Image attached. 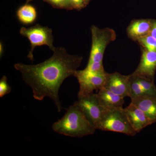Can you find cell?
<instances>
[{"label":"cell","mask_w":156,"mask_h":156,"mask_svg":"<svg viewBox=\"0 0 156 156\" xmlns=\"http://www.w3.org/2000/svg\"><path fill=\"white\" fill-rule=\"evenodd\" d=\"M53 52L51 57L41 63H16L14 67L20 72L23 80L32 90L35 99L41 101L50 98L60 112L62 107L58 97L59 88L66 78L74 76L83 58L69 54L63 47L56 48Z\"/></svg>","instance_id":"6da1fadb"},{"label":"cell","mask_w":156,"mask_h":156,"mask_svg":"<svg viewBox=\"0 0 156 156\" xmlns=\"http://www.w3.org/2000/svg\"><path fill=\"white\" fill-rule=\"evenodd\" d=\"M52 128L58 134L73 137L91 135L96 130L75 102L60 119L53 123Z\"/></svg>","instance_id":"7a4b0ae2"},{"label":"cell","mask_w":156,"mask_h":156,"mask_svg":"<svg viewBox=\"0 0 156 156\" xmlns=\"http://www.w3.org/2000/svg\"><path fill=\"white\" fill-rule=\"evenodd\" d=\"M96 129L118 132L131 136L137 134L129 122L123 108L105 110L98 124Z\"/></svg>","instance_id":"3957f363"},{"label":"cell","mask_w":156,"mask_h":156,"mask_svg":"<svg viewBox=\"0 0 156 156\" xmlns=\"http://www.w3.org/2000/svg\"><path fill=\"white\" fill-rule=\"evenodd\" d=\"M92 47L88 63L103 62L104 54L108 45L116 38L115 32L109 28L100 29L92 25Z\"/></svg>","instance_id":"277c9868"},{"label":"cell","mask_w":156,"mask_h":156,"mask_svg":"<svg viewBox=\"0 0 156 156\" xmlns=\"http://www.w3.org/2000/svg\"><path fill=\"white\" fill-rule=\"evenodd\" d=\"M20 34L27 38L30 42V50L27 57L31 60L33 59V51L36 47L47 45L53 51L56 48L53 45L52 29L47 27L36 24L29 28L22 27L20 30Z\"/></svg>","instance_id":"5b68a950"},{"label":"cell","mask_w":156,"mask_h":156,"mask_svg":"<svg viewBox=\"0 0 156 156\" xmlns=\"http://www.w3.org/2000/svg\"><path fill=\"white\" fill-rule=\"evenodd\" d=\"M75 102L82 110L87 119L96 129L102 114L106 110L101 104L97 93H92L78 96L77 101Z\"/></svg>","instance_id":"8992f818"},{"label":"cell","mask_w":156,"mask_h":156,"mask_svg":"<svg viewBox=\"0 0 156 156\" xmlns=\"http://www.w3.org/2000/svg\"><path fill=\"white\" fill-rule=\"evenodd\" d=\"M107 73H96L85 69L77 70L74 76L77 78L80 84L78 96L91 94L94 93L95 90H100L104 86Z\"/></svg>","instance_id":"52a82bcc"},{"label":"cell","mask_w":156,"mask_h":156,"mask_svg":"<svg viewBox=\"0 0 156 156\" xmlns=\"http://www.w3.org/2000/svg\"><path fill=\"white\" fill-rule=\"evenodd\" d=\"M129 79L130 75L117 72L107 73L104 87L123 97H129Z\"/></svg>","instance_id":"ba28073f"},{"label":"cell","mask_w":156,"mask_h":156,"mask_svg":"<svg viewBox=\"0 0 156 156\" xmlns=\"http://www.w3.org/2000/svg\"><path fill=\"white\" fill-rule=\"evenodd\" d=\"M156 70V51L143 48L139 65L133 73L136 75L154 79Z\"/></svg>","instance_id":"9c48e42d"},{"label":"cell","mask_w":156,"mask_h":156,"mask_svg":"<svg viewBox=\"0 0 156 156\" xmlns=\"http://www.w3.org/2000/svg\"><path fill=\"white\" fill-rule=\"evenodd\" d=\"M124 110L129 122L136 133L154 124L144 112L131 102L128 107L124 108Z\"/></svg>","instance_id":"30bf717a"},{"label":"cell","mask_w":156,"mask_h":156,"mask_svg":"<svg viewBox=\"0 0 156 156\" xmlns=\"http://www.w3.org/2000/svg\"><path fill=\"white\" fill-rule=\"evenodd\" d=\"M131 103L144 112L153 122H156V96L139 95L131 98Z\"/></svg>","instance_id":"8fae6325"},{"label":"cell","mask_w":156,"mask_h":156,"mask_svg":"<svg viewBox=\"0 0 156 156\" xmlns=\"http://www.w3.org/2000/svg\"><path fill=\"white\" fill-rule=\"evenodd\" d=\"M97 94L101 104L105 109L123 108L125 98L122 96L115 94L104 87L98 90Z\"/></svg>","instance_id":"7c38bea8"},{"label":"cell","mask_w":156,"mask_h":156,"mask_svg":"<svg viewBox=\"0 0 156 156\" xmlns=\"http://www.w3.org/2000/svg\"><path fill=\"white\" fill-rule=\"evenodd\" d=\"M154 20L151 19L135 20L131 21L127 29V34L130 38L137 41L149 34Z\"/></svg>","instance_id":"4fadbf2b"},{"label":"cell","mask_w":156,"mask_h":156,"mask_svg":"<svg viewBox=\"0 0 156 156\" xmlns=\"http://www.w3.org/2000/svg\"><path fill=\"white\" fill-rule=\"evenodd\" d=\"M17 16L23 23L25 24L31 23L36 19V10L33 6L25 5L18 9L17 11Z\"/></svg>","instance_id":"5bb4252c"},{"label":"cell","mask_w":156,"mask_h":156,"mask_svg":"<svg viewBox=\"0 0 156 156\" xmlns=\"http://www.w3.org/2000/svg\"><path fill=\"white\" fill-rule=\"evenodd\" d=\"M144 95H148L139 84L136 76L133 74L130 75L129 97L131 99L136 96Z\"/></svg>","instance_id":"9a60e30c"},{"label":"cell","mask_w":156,"mask_h":156,"mask_svg":"<svg viewBox=\"0 0 156 156\" xmlns=\"http://www.w3.org/2000/svg\"><path fill=\"white\" fill-rule=\"evenodd\" d=\"M134 75L136 76L139 84L147 93L148 95L156 96V87L154 83V79Z\"/></svg>","instance_id":"2e32d148"},{"label":"cell","mask_w":156,"mask_h":156,"mask_svg":"<svg viewBox=\"0 0 156 156\" xmlns=\"http://www.w3.org/2000/svg\"><path fill=\"white\" fill-rule=\"evenodd\" d=\"M144 48L148 50L156 51V39L149 34L137 40Z\"/></svg>","instance_id":"e0dca14e"},{"label":"cell","mask_w":156,"mask_h":156,"mask_svg":"<svg viewBox=\"0 0 156 156\" xmlns=\"http://www.w3.org/2000/svg\"><path fill=\"white\" fill-rule=\"evenodd\" d=\"M85 69L91 72L99 74H105L103 62H93L88 63Z\"/></svg>","instance_id":"ac0fdd59"},{"label":"cell","mask_w":156,"mask_h":156,"mask_svg":"<svg viewBox=\"0 0 156 156\" xmlns=\"http://www.w3.org/2000/svg\"><path fill=\"white\" fill-rule=\"evenodd\" d=\"M11 88L7 82V78L4 76L0 80V97L9 94L11 92Z\"/></svg>","instance_id":"d6986e66"},{"label":"cell","mask_w":156,"mask_h":156,"mask_svg":"<svg viewBox=\"0 0 156 156\" xmlns=\"http://www.w3.org/2000/svg\"><path fill=\"white\" fill-rule=\"evenodd\" d=\"M72 9L80 10L84 8L87 3L85 0H70Z\"/></svg>","instance_id":"ffe728a7"},{"label":"cell","mask_w":156,"mask_h":156,"mask_svg":"<svg viewBox=\"0 0 156 156\" xmlns=\"http://www.w3.org/2000/svg\"><path fill=\"white\" fill-rule=\"evenodd\" d=\"M54 7L58 8H63L61 0H47Z\"/></svg>","instance_id":"44dd1931"},{"label":"cell","mask_w":156,"mask_h":156,"mask_svg":"<svg viewBox=\"0 0 156 156\" xmlns=\"http://www.w3.org/2000/svg\"><path fill=\"white\" fill-rule=\"evenodd\" d=\"M149 34L156 39V20H154L151 29Z\"/></svg>","instance_id":"7402d4cb"},{"label":"cell","mask_w":156,"mask_h":156,"mask_svg":"<svg viewBox=\"0 0 156 156\" xmlns=\"http://www.w3.org/2000/svg\"><path fill=\"white\" fill-rule=\"evenodd\" d=\"M3 53V46L2 45V43L0 44V54H1V56H2V54Z\"/></svg>","instance_id":"603a6c76"},{"label":"cell","mask_w":156,"mask_h":156,"mask_svg":"<svg viewBox=\"0 0 156 156\" xmlns=\"http://www.w3.org/2000/svg\"><path fill=\"white\" fill-rule=\"evenodd\" d=\"M89 0H85V1H86V3H88V2H89Z\"/></svg>","instance_id":"cb8c5ba5"},{"label":"cell","mask_w":156,"mask_h":156,"mask_svg":"<svg viewBox=\"0 0 156 156\" xmlns=\"http://www.w3.org/2000/svg\"><path fill=\"white\" fill-rule=\"evenodd\" d=\"M32 1V0H27V2H30V1Z\"/></svg>","instance_id":"d4e9b609"}]
</instances>
